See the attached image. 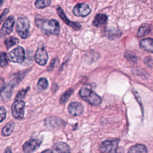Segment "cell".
Returning <instances> with one entry per match:
<instances>
[{"mask_svg":"<svg viewBox=\"0 0 153 153\" xmlns=\"http://www.w3.org/2000/svg\"><path fill=\"white\" fill-rule=\"evenodd\" d=\"M14 128V123L13 121H10L8 123L2 128V134L4 136H8L13 133Z\"/></svg>","mask_w":153,"mask_h":153,"instance_id":"44dd1931","label":"cell"},{"mask_svg":"<svg viewBox=\"0 0 153 153\" xmlns=\"http://www.w3.org/2000/svg\"><path fill=\"white\" fill-rule=\"evenodd\" d=\"M25 53L23 48L21 46L17 47L12 50L8 54V59L11 62L22 63L24 61Z\"/></svg>","mask_w":153,"mask_h":153,"instance_id":"5b68a950","label":"cell"},{"mask_svg":"<svg viewBox=\"0 0 153 153\" xmlns=\"http://www.w3.org/2000/svg\"><path fill=\"white\" fill-rule=\"evenodd\" d=\"M14 87V84L12 82L9 83L5 88L4 90L2 91L1 93V97L4 100H7L9 99L12 94L13 93V89Z\"/></svg>","mask_w":153,"mask_h":153,"instance_id":"e0dca14e","label":"cell"},{"mask_svg":"<svg viewBox=\"0 0 153 153\" xmlns=\"http://www.w3.org/2000/svg\"><path fill=\"white\" fill-rule=\"evenodd\" d=\"M25 103L21 100H16L11 106V112L13 117L16 119H22L24 116Z\"/></svg>","mask_w":153,"mask_h":153,"instance_id":"8992f818","label":"cell"},{"mask_svg":"<svg viewBox=\"0 0 153 153\" xmlns=\"http://www.w3.org/2000/svg\"><path fill=\"white\" fill-rule=\"evenodd\" d=\"M51 0H36L35 2V7L38 9H42L51 4Z\"/></svg>","mask_w":153,"mask_h":153,"instance_id":"603a6c76","label":"cell"},{"mask_svg":"<svg viewBox=\"0 0 153 153\" xmlns=\"http://www.w3.org/2000/svg\"><path fill=\"white\" fill-rule=\"evenodd\" d=\"M5 88V82L2 78H0V93Z\"/></svg>","mask_w":153,"mask_h":153,"instance_id":"4dcf8cb0","label":"cell"},{"mask_svg":"<svg viewBox=\"0 0 153 153\" xmlns=\"http://www.w3.org/2000/svg\"><path fill=\"white\" fill-rule=\"evenodd\" d=\"M153 29V26L148 23H145L141 25L137 32V37H143L148 35Z\"/></svg>","mask_w":153,"mask_h":153,"instance_id":"9a60e30c","label":"cell"},{"mask_svg":"<svg viewBox=\"0 0 153 153\" xmlns=\"http://www.w3.org/2000/svg\"><path fill=\"white\" fill-rule=\"evenodd\" d=\"M125 57H126V59H127L128 61H130L131 62L136 63L137 62V57L131 52L126 51L125 53Z\"/></svg>","mask_w":153,"mask_h":153,"instance_id":"4316f807","label":"cell"},{"mask_svg":"<svg viewBox=\"0 0 153 153\" xmlns=\"http://www.w3.org/2000/svg\"></svg>","mask_w":153,"mask_h":153,"instance_id":"e575fe53","label":"cell"},{"mask_svg":"<svg viewBox=\"0 0 153 153\" xmlns=\"http://www.w3.org/2000/svg\"><path fill=\"white\" fill-rule=\"evenodd\" d=\"M108 20V16L104 14H97L96 15L92 23L97 27H102L106 25Z\"/></svg>","mask_w":153,"mask_h":153,"instance_id":"5bb4252c","label":"cell"},{"mask_svg":"<svg viewBox=\"0 0 153 153\" xmlns=\"http://www.w3.org/2000/svg\"><path fill=\"white\" fill-rule=\"evenodd\" d=\"M28 90H29V88H27L26 89L21 90L18 93V94H17V96H16V99L19 100V99H20L24 98V97L25 96V95H26L27 91H28Z\"/></svg>","mask_w":153,"mask_h":153,"instance_id":"83f0119b","label":"cell"},{"mask_svg":"<svg viewBox=\"0 0 153 153\" xmlns=\"http://www.w3.org/2000/svg\"><path fill=\"white\" fill-rule=\"evenodd\" d=\"M91 10L89 5L85 3H79L76 4L72 10L73 14L79 17H84L90 14Z\"/></svg>","mask_w":153,"mask_h":153,"instance_id":"52a82bcc","label":"cell"},{"mask_svg":"<svg viewBox=\"0 0 153 153\" xmlns=\"http://www.w3.org/2000/svg\"><path fill=\"white\" fill-rule=\"evenodd\" d=\"M57 13L59 14V16L61 18V19L69 26L72 27L73 29H75V30H79L81 29V25L78 23V22H72L69 20L66 16L65 15L63 10H62V8L61 7H58L57 8Z\"/></svg>","mask_w":153,"mask_h":153,"instance_id":"30bf717a","label":"cell"},{"mask_svg":"<svg viewBox=\"0 0 153 153\" xmlns=\"http://www.w3.org/2000/svg\"><path fill=\"white\" fill-rule=\"evenodd\" d=\"M140 46L145 50L153 53V39L145 38L140 41Z\"/></svg>","mask_w":153,"mask_h":153,"instance_id":"2e32d148","label":"cell"},{"mask_svg":"<svg viewBox=\"0 0 153 153\" xmlns=\"http://www.w3.org/2000/svg\"><path fill=\"white\" fill-rule=\"evenodd\" d=\"M91 91H92L91 85L89 84H86L82 86V87L81 88V89L79 90V96L82 99H84V98L87 97Z\"/></svg>","mask_w":153,"mask_h":153,"instance_id":"ffe728a7","label":"cell"},{"mask_svg":"<svg viewBox=\"0 0 153 153\" xmlns=\"http://www.w3.org/2000/svg\"><path fill=\"white\" fill-rule=\"evenodd\" d=\"M30 22L28 19L25 16L18 18L16 27V30L19 36L22 39H26L30 32Z\"/></svg>","mask_w":153,"mask_h":153,"instance_id":"7a4b0ae2","label":"cell"},{"mask_svg":"<svg viewBox=\"0 0 153 153\" xmlns=\"http://www.w3.org/2000/svg\"><path fill=\"white\" fill-rule=\"evenodd\" d=\"M82 105L78 102H72L68 106V111L72 116H79L83 112Z\"/></svg>","mask_w":153,"mask_h":153,"instance_id":"8fae6325","label":"cell"},{"mask_svg":"<svg viewBox=\"0 0 153 153\" xmlns=\"http://www.w3.org/2000/svg\"><path fill=\"white\" fill-rule=\"evenodd\" d=\"M83 99L88 103L95 106L99 105L102 102V99L93 90L87 97L84 98Z\"/></svg>","mask_w":153,"mask_h":153,"instance_id":"4fadbf2b","label":"cell"},{"mask_svg":"<svg viewBox=\"0 0 153 153\" xmlns=\"http://www.w3.org/2000/svg\"><path fill=\"white\" fill-rule=\"evenodd\" d=\"M6 117V111L4 106L0 107V123L2 122Z\"/></svg>","mask_w":153,"mask_h":153,"instance_id":"f1b7e54d","label":"cell"},{"mask_svg":"<svg viewBox=\"0 0 153 153\" xmlns=\"http://www.w3.org/2000/svg\"><path fill=\"white\" fill-rule=\"evenodd\" d=\"M4 2V0H0V6L2 5Z\"/></svg>","mask_w":153,"mask_h":153,"instance_id":"836d02e7","label":"cell"},{"mask_svg":"<svg viewBox=\"0 0 153 153\" xmlns=\"http://www.w3.org/2000/svg\"><path fill=\"white\" fill-rule=\"evenodd\" d=\"M128 153H148V151L144 145L136 144L129 149Z\"/></svg>","mask_w":153,"mask_h":153,"instance_id":"d6986e66","label":"cell"},{"mask_svg":"<svg viewBox=\"0 0 153 153\" xmlns=\"http://www.w3.org/2000/svg\"><path fill=\"white\" fill-rule=\"evenodd\" d=\"M41 141L38 139H32L25 142L23 146V151L25 153H32L40 146Z\"/></svg>","mask_w":153,"mask_h":153,"instance_id":"9c48e42d","label":"cell"},{"mask_svg":"<svg viewBox=\"0 0 153 153\" xmlns=\"http://www.w3.org/2000/svg\"><path fill=\"white\" fill-rule=\"evenodd\" d=\"M8 65V58L6 53L1 52L0 53V66L2 68H5Z\"/></svg>","mask_w":153,"mask_h":153,"instance_id":"cb8c5ba5","label":"cell"},{"mask_svg":"<svg viewBox=\"0 0 153 153\" xmlns=\"http://www.w3.org/2000/svg\"><path fill=\"white\" fill-rule=\"evenodd\" d=\"M41 153H53V152H52V151H51L50 149H47V150H45L44 151H43Z\"/></svg>","mask_w":153,"mask_h":153,"instance_id":"d6a6232c","label":"cell"},{"mask_svg":"<svg viewBox=\"0 0 153 153\" xmlns=\"http://www.w3.org/2000/svg\"><path fill=\"white\" fill-rule=\"evenodd\" d=\"M52 152L53 153H71V148L67 143L59 142L53 145Z\"/></svg>","mask_w":153,"mask_h":153,"instance_id":"7c38bea8","label":"cell"},{"mask_svg":"<svg viewBox=\"0 0 153 153\" xmlns=\"http://www.w3.org/2000/svg\"><path fill=\"white\" fill-rule=\"evenodd\" d=\"M74 90L72 89H69L68 90H67L66 92H65L61 96L60 99V102L61 103H65L68 99L69 98V97L71 96V94L73 93Z\"/></svg>","mask_w":153,"mask_h":153,"instance_id":"d4e9b609","label":"cell"},{"mask_svg":"<svg viewBox=\"0 0 153 153\" xmlns=\"http://www.w3.org/2000/svg\"><path fill=\"white\" fill-rule=\"evenodd\" d=\"M8 12H9V10L8 8H5L3 11L2 13L0 15V25L2 23L3 20L5 19V17H6V16L8 13Z\"/></svg>","mask_w":153,"mask_h":153,"instance_id":"f546056e","label":"cell"},{"mask_svg":"<svg viewBox=\"0 0 153 153\" xmlns=\"http://www.w3.org/2000/svg\"><path fill=\"white\" fill-rule=\"evenodd\" d=\"M48 54L44 44V42L41 41L38 46V48L35 54V60L39 65H45L48 60Z\"/></svg>","mask_w":153,"mask_h":153,"instance_id":"277c9868","label":"cell"},{"mask_svg":"<svg viewBox=\"0 0 153 153\" xmlns=\"http://www.w3.org/2000/svg\"><path fill=\"white\" fill-rule=\"evenodd\" d=\"M48 85V81L47 80L46 78H41L39 79L38 82V87L39 90H45L47 88Z\"/></svg>","mask_w":153,"mask_h":153,"instance_id":"484cf974","label":"cell"},{"mask_svg":"<svg viewBox=\"0 0 153 153\" xmlns=\"http://www.w3.org/2000/svg\"><path fill=\"white\" fill-rule=\"evenodd\" d=\"M36 25L46 35H58L60 33V25L59 22L55 19H37Z\"/></svg>","mask_w":153,"mask_h":153,"instance_id":"6da1fadb","label":"cell"},{"mask_svg":"<svg viewBox=\"0 0 153 153\" xmlns=\"http://www.w3.org/2000/svg\"><path fill=\"white\" fill-rule=\"evenodd\" d=\"M118 140H106L102 143L99 150L102 153H124V149L118 146Z\"/></svg>","mask_w":153,"mask_h":153,"instance_id":"3957f363","label":"cell"},{"mask_svg":"<svg viewBox=\"0 0 153 153\" xmlns=\"http://www.w3.org/2000/svg\"><path fill=\"white\" fill-rule=\"evenodd\" d=\"M65 124L64 121L60 119L56 118H49L46 119L45 124L48 127H57L61 126Z\"/></svg>","mask_w":153,"mask_h":153,"instance_id":"ac0fdd59","label":"cell"},{"mask_svg":"<svg viewBox=\"0 0 153 153\" xmlns=\"http://www.w3.org/2000/svg\"><path fill=\"white\" fill-rule=\"evenodd\" d=\"M15 19L14 16H10L7 17L0 30V36L3 38L11 33L13 30V27L14 26Z\"/></svg>","mask_w":153,"mask_h":153,"instance_id":"ba28073f","label":"cell"},{"mask_svg":"<svg viewBox=\"0 0 153 153\" xmlns=\"http://www.w3.org/2000/svg\"><path fill=\"white\" fill-rule=\"evenodd\" d=\"M4 153H12V152L10 148H6V149L5 150Z\"/></svg>","mask_w":153,"mask_h":153,"instance_id":"1f68e13d","label":"cell"},{"mask_svg":"<svg viewBox=\"0 0 153 153\" xmlns=\"http://www.w3.org/2000/svg\"><path fill=\"white\" fill-rule=\"evenodd\" d=\"M19 42V40L14 36H10L4 41L5 45L7 49H9L11 47L17 44Z\"/></svg>","mask_w":153,"mask_h":153,"instance_id":"7402d4cb","label":"cell"}]
</instances>
